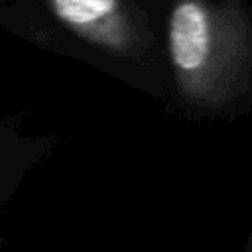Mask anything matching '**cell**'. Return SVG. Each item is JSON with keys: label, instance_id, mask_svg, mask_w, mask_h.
Returning a JSON list of instances; mask_svg holds the SVG:
<instances>
[{"label": "cell", "instance_id": "obj_1", "mask_svg": "<svg viewBox=\"0 0 252 252\" xmlns=\"http://www.w3.org/2000/svg\"><path fill=\"white\" fill-rule=\"evenodd\" d=\"M169 100L191 120L252 110V4L171 0L163 26Z\"/></svg>", "mask_w": 252, "mask_h": 252}, {"label": "cell", "instance_id": "obj_2", "mask_svg": "<svg viewBox=\"0 0 252 252\" xmlns=\"http://www.w3.org/2000/svg\"><path fill=\"white\" fill-rule=\"evenodd\" d=\"M67 49L138 91L169 100L163 37L138 0H41Z\"/></svg>", "mask_w": 252, "mask_h": 252}, {"label": "cell", "instance_id": "obj_3", "mask_svg": "<svg viewBox=\"0 0 252 252\" xmlns=\"http://www.w3.org/2000/svg\"><path fill=\"white\" fill-rule=\"evenodd\" d=\"M8 152L6 150H0V197L6 193L8 189Z\"/></svg>", "mask_w": 252, "mask_h": 252}, {"label": "cell", "instance_id": "obj_4", "mask_svg": "<svg viewBox=\"0 0 252 252\" xmlns=\"http://www.w3.org/2000/svg\"><path fill=\"white\" fill-rule=\"evenodd\" d=\"M240 252H252V228H250L248 238L244 240V246H242V250H240Z\"/></svg>", "mask_w": 252, "mask_h": 252}]
</instances>
